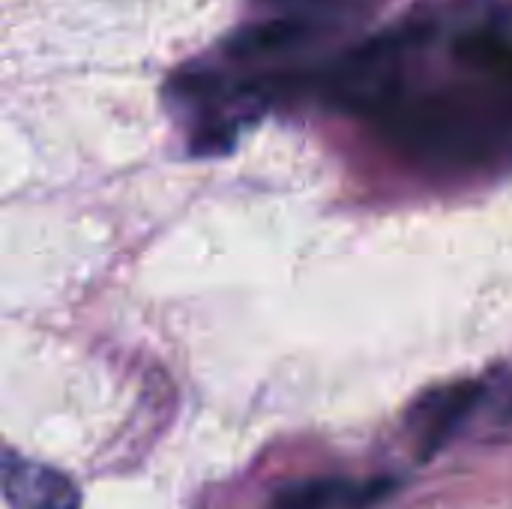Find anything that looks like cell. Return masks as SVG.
Masks as SVG:
<instances>
[{"mask_svg": "<svg viewBox=\"0 0 512 509\" xmlns=\"http://www.w3.org/2000/svg\"><path fill=\"white\" fill-rule=\"evenodd\" d=\"M378 126L408 159L444 171H486L512 162V75H480L405 93Z\"/></svg>", "mask_w": 512, "mask_h": 509, "instance_id": "obj_1", "label": "cell"}, {"mask_svg": "<svg viewBox=\"0 0 512 509\" xmlns=\"http://www.w3.org/2000/svg\"><path fill=\"white\" fill-rule=\"evenodd\" d=\"M414 33H384L345 51L321 75V93L351 114L381 117L408 93V60L417 51Z\"/></svg>", "mask_w": 512, "mask_h": 509, "instance_id": "obj_2", "label": "cell"}, {"mask_svg": "<svg viewBox=\"0 0 512 509\" xmlns=\"http://www.w3.org/2000/svg\"><path fill=\"white\" fill-rule=\"evenodd\" d=\"M0 498L12 509H78V486L42 462L24 459L0 444Z\"/></svg>", "mask_w": 512, "mask_h": 509, "instance_id": "obj_3", "label": "cell"}, {"mask_svg": "<svg viewBox=\"0 0 512 509\" xmlns=\"http://www.w3.org/2000/svg\"><path fill=\"white\" fill-rule=\"evenodd\" d=\"M393 489V477H312L282 486L270 509H375Z\"/></svg>", "mask_w": 512, "mask_h": 509, "instance_id": "obj_4", "label": "cell"}, {"mask_svg": "<svg viewBox=\"0 0 512 509\" xmlns=\"http://www.w3.org/2000/svg\"><path fill=\"white\" fill-rule=\"evenodd\" d=\"M483 399V387L477 381L450 384L423 396L411 411V435L417 438V453L423 459L435 456L450 444V438L468 423Z\"/></svg>", "mask_w": 512, "mask_h": 509, "instance_id": "obj_5", "label": "cell"}, {"mask_svg": "<svg viewBox=\"0 0 512 509\" xmlns=\"http://www.w3.org/2000/svg\"><path fill=\"white\" fill-rule=\"evenodd\" d=\"M312 36H315V24L309 18L285 15V18H270V21L240 30L228 48L240 60H261V57H276V54L294 51V48L306 45Z\"/></svg>", "mask_w": 512, "mask_h": 509, "instance_id": "obj_6", "label": "cell"}, {"mask_svg": "<svg viewBox=\"0 0 512 509\" xmlns=\"http://www.w3.org/2000/svg\"><path fill=\"white\" fill-rule=\"evenodd\" d=\"M504 417L512 420V390H510V396H507V402H504Z\"/></svg>", "mask_w": 512, "mask_h": 509, "instance_id": "obj_7", "label": "cell"}]
</instances>
